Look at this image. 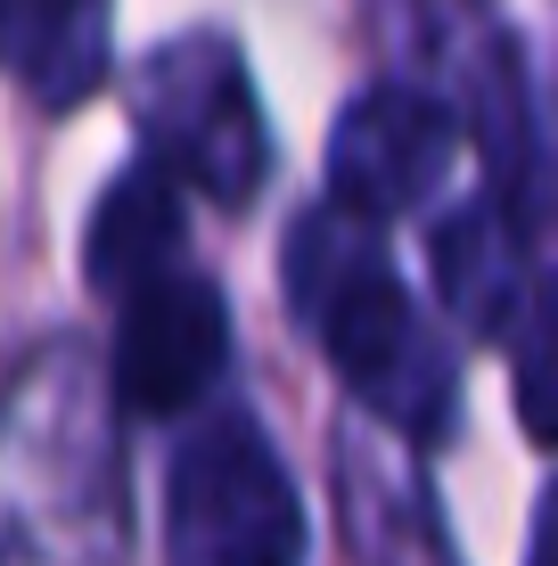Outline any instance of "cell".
Listing matches in <instances>:
<instances>
[{
  "mask_svg": "<svg viewBox=\"0 0 558 566\" xmlns=\"http://www.w3.org/2000/svg\"><path fill=\"white\" fill-rule=\"evenodd\" d=\"M287 296L361 402H378L419 436L452 411V354L444 337H428V321L411 312L402 280L378 255V222L345 206L304 213L287 239Z\"/></svg>",
  "mask_w": 558,
  "mask_h": 566,
  "instance_id": "1",
  "label": "cell"
},
{
  "mask_svg": "<svg viewBox=\"0 0 558 566\" xmlns=\"http://www.w3.org/2000/svg\"><path fill=\"white\" fill-rule=\"evenodd\" d=\"M517 402L543 443H558V287L534 312H517Z\"/></svg>",
  "mask_w": 558,
  "mask_h": 566,
  "instance_id": "9",
  "label": "cell"
},
{
  "mask_svg": "<svg viewBox=\"0 0 558 566\" xmlns=\"http://www.w3.org/2000/svg\"><path fill=\"white\" fill-rule=\"evenodd\" d=\"M0 74L42 107H74L107 83V0H0Z\"/></svg>",
  "mask_w": 558,
  "mask_h": 566,
  "instance_id": "6",
  "label": "cell"
},
{
  "mask_svg": "<svg viewBox=\"0 0 558 566\" xmlns=\"http://www.w3.org/2000/svg\"><path fill=\"white\" fill-rule=\"evenodd\" d=\"M172 247H181V181L165 165H131L115 172V189L91 213L83 239V271L99 296H131L140 280L172 271Z\"/></svg>",
  "mask_w": 558,
  "mask_h": 566,
  "instance_id": "7",
  "label": "cell"
},
{
  "mask_svg": "<svg viewBox=\"0 0 558 566\" xmlns=\"http://www.w3.org/2000/svg\"><path fill=\"white\" fill-rule=\"evenodd\" d=\"M534 566H558V493H550V517H543V542H534Z\"/></svg>",
  "mask_w": 558,
  "mask_h": 566,
  "instance_id": "10",
  "label": "cell"
},
{
  "mask_svg": "<svg viewBox=\"0 0 558 566\" xmlns=\"http://www.w3.org/2000/svg\"><path fill=\"white\" fill-rule=\"evenodd\" d=\"M172 566H304V510L272 443L246 419H214L181 443L165 484Z\"/></svg>",
  "mask_w": 558,
  "mask_h": 566,
  "instance_id": "2",
  "label": "cell"
},
{
  "mask_svg": "<svg viewBox=\"0 0 558 566\" xmlns=\"http://www.w3.org/2000/svg\"><path fill=\"white\" fill-rule=\"evenodd\" d=\"M452 148H460L452 107L419 99V91H361L337 115V140H329V206L387 222V213L419 206L444 181Z\"/></svg>",
  "mask_w": 558,
  "mask_h": 566,
  "instance_id": "5",
  "label": "cell"
},
{
  "mask_svg": "<svg viewBox=\"0 0 558 566\" xmlns=\"http://www.w3.org/2000/svg\"><path fill=\"white\" fill-rule=\"evenodd\" d=\"M140 132H148V148H157V165L172 181H198L222 206H246L263 165H272L263 115H255V83H246L239 50L222 33L165 42L140 66Z\"/></svg>",
  "mask_w": 558,
  "mask_h": 566,
  "instance_id": "3",
  "label": "cell"
},
{
  "mask_svg": "<svg viewBox=\"0 0 558 566\" xmlns=\"http://www.w3.org/2000/svg\"><path fill=\"white\" fill-rule=\"evenodd\" d=\"M222 354H230L222 287L172 263L124 296V321H115V395L140 419H172L181 402H198L214 386Z\"/></svg>",
  "mask_w": 558,
  "mask_h": 566,
  "instance_id": "4",
  "label": "cell"
},
{
  "mask_svg": "<svg viewBox=\"0 0 558 566\" xmlns=\"http://www.w3.org/2000/svg\"><path fill=\"white\" fill-rule=\"evenodd\" d=\"M435 280H444V304L476 337H509L517 328V255L502 239V213L493 206H460L444 230H435Z\"/></svg>",
  "mask_w": 558,
  "mask_h": 566,
  "instance_id": "8",
  "label": "cell"
}]
</instances>
